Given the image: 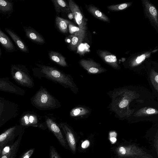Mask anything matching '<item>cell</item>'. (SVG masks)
<instances>
[{
  "label": "cell",
  "mask_w": 158,
  "mask_h": 158,
  "mask_svg": "<svg viewBox=\"0 0 158 158\" xmlns=\"http://www.w3.org/2000/svg\"><path fill=\"white\" fill-rule=\"evenodd\" d=\"M36 65L39 68L33 69L35 77L39 79L45 78L59 84L65 88L69 89L75 94L78 92V88L71 75L54 67L38 64Z\"/></svg>",
  "instance_id": "cell-1"
},
{
  "label": "cell",
  "mask_w": 158,
  "mask_h": 158,
  "mask_svg": "<svg viewBox=\"0 0 158 158\" xmlns=\"http://www.w3.org/2000/svg\"><path fill=\"white\" fill-rule=\"evenodd\" d=\"M30 101L34 106L40 110H50L61 106L59 100L42 86L31 98Z\"/></svg>",
  "instance_id": "cell-2"
},
{
  "label": "cell",
  "mask_w": 158,
  "mask_h": 158,
  "mask_svg": "<svg viewBox=\"0 0 158 158\" xmlns=\"http://www.w3.org/2000/svg\"><path fill=\"white\" fill-rule=\"evenodd\" d=\"M10 72L12 78L19 85L28 88L34 86L33 79L25 65L20 64H12Z\"/></svg>",
  "instance_id": "cell-3"
},
{
  "label": "cell",
  "mask_w": 158,
  "mask_h": 158,
  "mask_svg": "<svg viewBox=\"0 0 158 158\" xmlns=\"http://www.w3.org/2000/svg\"><path fill=\"white\" fill-rule=\"evenodd\" d=\"M19 114L17 104L0 96V128Z\"/></svg>",
  "instance_id": "cell-4"
},
{
  "label": "cell",
  "mask_w": 158,
  "mask_h": 158,
  "mask_svg": "<svg viewBox=\"0 0 158 158\" xmlns=\"http://www.w3.org/2000/svg\"><path fill=\"white\" fill-rule=\"evenodd\" d=\"M20 125L24 128L33 127L43 130L47 129L45 121L43 122L42 117L34 111L24 112L19 118Z\"/></svg>",
  "instance_id": "cell-5"
},
{
  "label": "cell",
  "mask_w": 158,
  "mask_h": 158,
  "mask_svg": "<svg viewBox=\"0 0 158 158\" xmlns=\"http://www.w3.org/2000/svg\"><path fill=\"white\" fill-rule=\"evenodd\" d=\"M25 128L21 125H16L5 130L0 135V149L13 144Z\"/></svg>",
  "instance_id": "cell-6"
},
{
  "label": "cell",
  "mask_w": 158,
  "mask_h": 158,
  "mask_svg": "<svg viewBox=\"0 0 158 158\" xmlns=\"http://www.w3.org/2000/svg\"><path fill=\"white\" fill-rule=\"evenodd\" d=\"M44 117L47 128L54 135L60 144L64 148L70 150L60 128L54 118L47 115H45Z\"/></svg>",
  "instance_id": "cell-7"
},
{
  "label": "cell",
  "mask_w": 158,
  "mask_h": 158,
  "mask_svg": "<svg viewBox=\"0 0 158 158\" xmlns=\"http://www.w3.org/2000/svg\"><path fill=\"white\" fill-rule=\"evenodd\" d=\"M58 125L63 131L66 140L72 152L75 154L76 152L77 139L75 133L73 128L66 122H61Z\"/></svg>",
  "instance_id": "cell-8"
},
{
  "label": "cell",
  "mask_w": 158,
  "mask_h": 158,
  "mask_svg": "<svg viewBox=\"0 0 158 158\" xmlns=\"http://www.w3.org/2000/svg\"><path fill=\"white\" fill-rule=\"evenodd\" d=\"M0 91L23 96L25 91L12 82L8 77L0 78Z\"/></svg>",
  "instance_id": "cell-9"
},
{
  "label": "cell",
  "mask_w": 158,
  "mask_h": 158,
  "mask_svg": "<svg viewBox=\"0 0 158 158\" xmlns=\"http://www.w3.org/2000/svg\"><path fill=\"white\" fill-rule=\"evenodd\" d=\"M68 1L71 12L73 15L76 23L81 29L85 31L86 22L79 7L73 1L69 0Z\"/></svg>",
  "instance_id": "cell-10"
},
{
  "label": "cell",
  "mask_w": 158,
  "mask_h": 158,
  "mask_svg": "<svg viewBox=\"0 0 158 158\" xmlns=\"http://www.w3.org/2000/svg\"><path fill=\"white\" fill-rule=\"evenodd\" d=\"M24 133L19 135L13 144L6 146L2 149L0 158H15Z\"/></svg>",
  "instance_id": "cell-11"
},
{
  "label": "cell",
  "mask_w": 158,
  "mask_h": 158,
  "mask_svg": "<svg viewBox=\"0 0 158 158\" xmlns=\"http://www.w3.org/2000/svg\"><path fill=\"white\" fill-rule=\"evenodd\" d=\"M5 30L21 52L26 53L29 52V49L25 42L18 34L10 29L5 28Z\"/></svg>",
  "instance_id": "cell-12"
},
{
  "label": "cell",
  "mask_w": 158,
  "mask_h": 158,
  "mask_svg": "<svg viewBox=\"0 0 158 158\" xmlns=\"http://www.w3.org/2000/svg\"><path fill=\"white\" fill-rule=\"evenodd\" d=\"M26 36L32 41L39 44H43L45 40L43 36L32 27H23Z\"/></svg>",
  "instance_id": "cell-13"
},
{
  "label": "cell",
  "mask_w": 158,
  "mask_h": 158,
  "mask_svg": "<svg viewBox=\"0 0 158 158\" xmlns=\"http://www.w3.org/2000/svg\"><path fill=\"white\" fill-rule=\"evenodd\" d=\"M90 110L87 107L78 105L73 108L69 113L70 116L76 119L84 118L90 113Z\"/></svg>",
  "instance_id": "cell-14"
},
{
  "label": "cell",
  "mask_w": 158,
  "mask_h": 158,
  "mask_svg": "<svg viewBox=\"0 0 158 158\" xmlns=\"http://www.w3.org/2000/svg\"><path fill=\"white\" fill-rule=\"evenodd\" d=\"M0 43L6 52H13L16 48L9 37L0 29Z\"/></svg>",
  "instance_id": "cell-15"
},
{
  "label": "cell",
  "mask_w": 158,
  "mask_h": 158,
  "mask_svg": "<svg viewBox=\"0 0 158 158\" xmlns=\"http://www.w3.org/2000/svg\"><path fill=\"white\" fill-rule=\"evenodd\" d=\"M85 31L81 30L74 33L72 37L69 47L72 50H75L83 41L84 38Z\"/></svg>",
  "instance_id": "cell-16"
},
{
  "label": "cell",
  "mask_w": 158,
  "mask_h": 158,
  "mask_svg": "<svg viewBox=\"0 0 158 158\" xmlns=\"http://www.w3.org/2000/svg\"><path fill=\"white\" fill-rule=\"evenodd\" d=\"M13 2L12 0H0V13L10 17L13 13Z\"/></svg>",
  "instance_id": "cell-17"
},
{
  "label": "cell",
  "mask_w": 158,
  "mask_h": 158,
  "mask_svg": "<svg viewBox=\"0 0 158 158\" xmlns=\"http://www.w3.org/2000/svg\"><path fill=\"white\" fill-rule=\"evenodd\" d=\"M50 60L62 67H67L68 64L65 58L59 53L54 51H51L48 53Z\"/></svg>",
  "instance_id": "cell-18"
},
{
  "label": "cell",
  "mask_w": 158,
  "mask_h": 158,
  "mask_svg": "<svg viewBox=\"0 0 158 158\" xmlns=\"http://www.w3.org/2000/svg\"><path fill=\"white\" fill-rule=\"evenodd\" d=\"M57 14L60 12L68 13L71 12L69 4L63 0H52Z\"/></svg>",
  "instance_id": "cell-19"
},
{
  "label": "cell",
  "mask_w": 158,
  "mask_h": 158,
  "mask_svg": "<svg viewBox=\"0 0 158 158\" xmlns=\"http://www.w3.org/2000/svg\"><path fill=\"white\" fill-rule=\"evenodd\" d=\"M79 63L81 66L87 71L88 73L95 74L99 72V69L92 61L83 59L80 60Z\"/></svg>",
  "instance_id": "cell-20"
},
{
  "label": "cell",
  "mask_w": 158,
  "mask_h": 158,
  "mask_svg": "<svg viewBox=\"0 0 158 158\" xmlns=\"http://www.w3.org/2000/svg\"><path fill=\"white\" fill-rule=\"evenodd\" d=\"M56 26L59 30L64 33H66L68 32V27L71 22L59 17L57 16L55 20Z\"/></svg>",
  "instance_id": "cell-21"
},
{
  "label": "cell",
  "mask_w": 158,
  "mask_h": 158,
  "mask_svg": "<svg viewBox=\"0 0 158 158\" xmlns=\"http://www.w3.org/2000/svg\"><path fill=\"white\" fill-rule=\"evenodd\" d=\"M157 113V110L153 108L144 107L138 110L135 114V115L137 117H140L156 114Z\"/></svg>",
  "instance_id": "cell-22"
},
{
  "label": "cell",
  "mask_w": 158,
  "mask_h": 158,
  "mask_svg": "<svg viewBox=\"0 0 158 158\" xmlns=\"http://www.w3.org/2000/svg\"><path fill=\"white\" fill-rule=\"evenodd\" d=\"M150 78L151 82L155 89L158 91V73L153 72L150 74Z\"/></svg>",
  "instance_id": "cell-23"
},
{
  "label": "cell",
  "mask_w": 158,
  "mask_h": 158,
  "mask_svg": "<svg viewBox=\"0 0 158 158\" xmlns=\"http://www.w3.org/2000/svg\"><path fill=\"white\" fill-rule=\"evenodd\" d=\"M50 158H62L56 148L51 146L49 148Z\"/></svg>",
  "instance_id": "cell-24"
},
{
  "label": "cell",
  "mask_w": 158,
  "mask_h": 158,
  "mask_svg": "<svg viewBox=\"0 0 158 158\" xmlns=\"http://www.w3.org/2000/svg\"><path fill=\"white\" fill-rule=\"evenodd\" d=\"M34 148L29 149L23 152L19 158H30L35 151Z\"/></svg>",
  "instance_id": "cell-25"
},
{
  "label": "cell",
  "mask_w": 158,
  "mask_h": 158,
  "mask_svg": "<svg viewBox=\"0 0 158 158\" xmlns=\"http://www.w3.org/2000/svg\"><path fill=\"white\" fill-rule=\"evenodd\" d=\"M129 100L128 99L124 98L120 101L118 104V106L120 108H123L126 107L129 105Z\"/></svg>",
  "instance_id": "cell-26"
},
{
  "label": "cell",
  "mask_w": 158,
  "mask_h": 158,
  "mask_svg": "<svg viewBox=\"0 0 158 158\" xmlns=\"http://www.w3.org/2000/svg\"><path fill=\"white\" fill-rule=\"evenodd\" d=\"M105 60L106 62L109 63L114 62L117 61L116 56L113 55H109L106 56L105 57Z\"/></svg>",
  "instance_id": "cell-27"
},
{
  "label": "cell",
  "mask_w": 158,
  "mask_h": 158,
  "mask_svg": "<svg viewBox=\"0 0 158 158\" xmlns=\"http://www.w3.org/2000/svg\"><path fill=\"white\" fill-rule=\"evenodd\" d=\"M69 27L70 33L71 34L73 33H74L76 32L82 30L79 27H75L71 23L69 25Z\"/></svg>",
  "instance_id": "cell-28"
},
{
  "label": "cell",
  "mask_w": 158,
  "mask_h": 158,
  "mask_svg": "<svg viewBox=\"0 0 158 158\" xmlns=\"http://www.w3.org/2000/svg\"><path fill=\"white\" fill-rule=\"evenodd\" d=\"M145 58V54H142L140 56H138L136 59V62L137 64H139L144 60Z\"/></svg>",
  "instance_id": "cell-29"
},
{
  "label": "cell",
  "mask_w": 158,
  "mask_h": 158,
  "mask_svg": "<svg viewBox=\"0 0 158 158\" xmlns=\"http://www.w3.org/2000/svg\"><path fill=\"white\" fill-rule=\"evenodd\" d=\"M149 11L151 14L153 16H156L157 14V10L153 6H151L149 8Z\"/></svg>",
  "instance_id": "cell-30"
},
{
  "label": "cell",
  "mask_w": 158,
  "mask_h": 158,
  "mask_svg": "<svg viewBox=\"0 0 158 158\" xmlns=\"http://www.w3.org/2000/svg\"><path fill=\"white\" fill-rule=\"evenodd\" d=\"M127 6V5L126 3H123L120 5L118 7L119 10H122L123 9Z\"/></svg>",
  "instance_id": "cell-31"
},
{
  "label": "cell",
  "mask_w": 158,
  "mask_h": 158,
  "mask_svg": "<svg viewBox=\"0 0 158 158\" xmlns=\"http://www.w3.org/2000/svg\"><path fill=\"white\" fill-rule=\"evenodd\" d=\"M120 152L123 154H124L126 153V150L125 148L123 147H121L119 148Z\"/></svg>",
  "instance_id": "cell-32"
},
{
  "label": "cell",
  "mask_w": 158,
  "mask_h": 158,
  "mask_svg": "<svg viewBox=\"0 0 158 158\" xmlns=\"http://www.w3.org/2000/svg\"><path fill=\"white\" fill-rule=\"evenodd\" d=\"M110 140L113 143H114L116 141V139L115 137H111L110 138Z\"/></svg>",
  "instance_id": "cell-33"
},
{
  "label": "cell",
  "mask_w": 158,
  "mask_h": 158,
  "mask_svg": "<svg viewBox=\"0 0 158 158\" xmlns=\"http://www.w3.org/2000/svg\"><path fill=\"white\" fill-rule=\"evenodd\" d=\"M1 55H2V52H1V48H0V59L1 57Z\"/></svg>",
  "instance_id": "cell-34"
},
{
  "label": "cell",
  "mask_w": 158,
  "mask_h": 158,
  "mask_svg": "<svg viewBox=\"0 0 158 158\" xmlns=\"http://www.w3.org/2000/svg\"><path fill=\"white\" fill-rule=\"evenodd\" d=\"M2 149H0V157L1 156V153L2 152Z\"/></svg>",
  "instance_id": "cell-35"
}]
</instances>
